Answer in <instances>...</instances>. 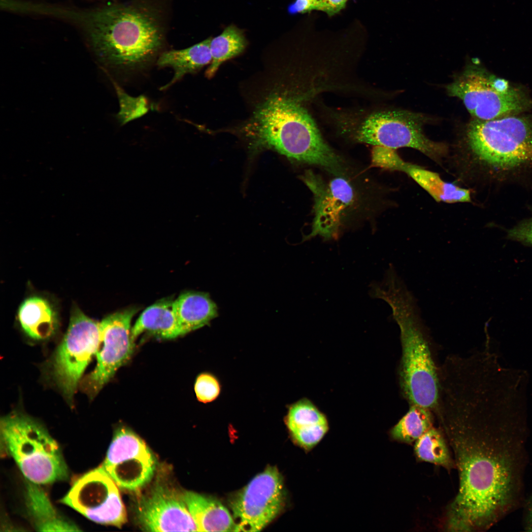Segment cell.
<instances>
[{"instance_id":"cell-1","label":"cell","mask_w":532,"mask_h":532,"mask_svg":"<svg viewBox=\"0 0 532 532\" xmlns=\"http://www.w3.org/2000/svg\"><path fill=\"white\" fill-rule=\"evenodd\" d=\"M435 414L453 452L459 478L458 493L448 509L446 528L487 530L521 500L524 438L495 431L475 404H453Z\"/></svg>"},{"instance_id":"cell-2","label":"cell","mask_w":532,"mask_h":532,"mask_svg":"<svg viewBox=\"0 0 532 532\" xmlns=\"http://www.w3.org/2000/svg\"><path fill=\"white\" fill-rule=\"evenodd\" d=\"M165 12L158 0H131L87 9L54 5L51 14L77 25L101 64L131 72L148 67L163 52Z\"/></svg>"},{"instance_id":"cell-3","label":"cell","mask_w":532,"mask_h":532,"mask_svg":"<svg viewBox=\"0 0 532 532\" xmlns=\"http://www.w3.org/2000/svg\"><path fill=\"white\" fill-rule=\"evenodd\" d=\"M305 95L272 93L256 107L242 131L253 151L275 150L289 159L339 175L343 169L342 160L324 140L302 104Z\"/></svg>"},{"instance_id":"cell-4","label":"cell","mask_w":532,"mask_h":532,"mask_svg":"<svg viewBox=\"0 0 532 532\" xmlns=\"http://www.w3.org/2000/svg\"><path fill=\"white\" fill-rule=\"evenodd\" d=\"M384 300L391 306L400 329L402 355L399 375L403 394L410 405L433 411L438 398V371L416 300L404 288L390 291Z\"/></svg>"},{"instance_id":"cell-5","label":"cell","mask_w":532,"mask_h":532,"mask_svg":"<svg viewBox=\"0 0 532 532\" xmlns=\"http://www.w3.org/2000/svg\"><path fill=\"white\" fill-rule=\"evenodd\" d=\"M465 150L457 158L468 173L477 165L509 169L532 163V117L473 119L467 127Z\"/></svg>"},{"instance_id":"cell-6","label":"cell","mask_w":532,"mask_h":532,"mask_svg":"<svg viewBox=\"0 0 532 532\" xmlns=\"http://www.w3.org/2000/svg\"><path fill=\"white\" fill-rule=\"evenodd\" d=\"M426 118L405 110H378L360 114H344L337 118L341 132L355 142L396 149L409 147L439 163L447 146L429 139L423 131Z\"/></svg>"},{"instance_id":"cell-7","label":"cell","mask_w":532,"mask_h":532,"mask_svg":"<svg viewBox=\"0 0 532 532\" xmlns=\"http://www.w3.org/2000/svg\"><path fill=\"white\" fill-rule=\"evenodd\" d=\"M0 429L4 450L30 482L44 484L67 479L59 446L39 422L15 412L1 419Z\"/></svg>"},{"instance_id":"cell-8","label":"cell","mask_w":532,"mask_h":532,"mask_svg":"<svg viewBox=\"0 0 532 532\" xmlns=\"http://www.w3.org/2000/svg\"><path fill=\"white\" fill-rule=\"evenodd\" d=\"M485 72L467 67L447 87L448 94L459 98L473 119L488 120L524 110L529 102L520 91L494 80Z\"/></svg>"},{"instance_id":"cell-9","label":"cell","mask_w":532,"mask_h":532,"mask_svg":"<svg viewBox=\"0 0 532 532\" xmlns=\"http://www.w3.org/2000/svg\"><path fill=\"white\" fill-rule=\"evenodd\" d=\"M101 343L100 323L75 308L52 362L54 378L69 401L72 400L85 368L97 354Z\"/></svg>"},{"instance_id":"cell-10","label":"cell","mask_w":532,"mask_h":532,"mask_svg":"<svg viewBox=\"0 0 532 532\" xmlns=\"http://www.w3.org/2000/svg\"><path fill=\"white\" fill-rule=\"evenodd\" d=\"M285 500L283 478L269 466L255 476L231 502L235 532H259L283 509Z\"/></svg>"},{"instance_id":"cell-11","label":"cell","mask_w":532,"mask_h":532,"mask_svg":"<svg viewBox=\"0 0 532 532\" xmlns=\"http://www.w3.org/2000/svg\"><path fill=\"white\" fill-rule=\"evenodd\" d=\"M137 309L131 308L111 314L100 323L102 347L97 355L94 369L82 378L79 387L93 398L131 358L134 348L131 323Z\"/></svg>"},{"instance_id":"cell-12","label":"cell","mask_w":532,"mask_h":532,"mask_svg":"<svg viewBox=\"0 0 532 532\" xmlns=\"http://www.w3.org/2000/svg\"><path fill=\"white\" fill-rule=\"evenodd\" d=\"M61 501L97 523L121 528L127 521L117 486L101 466L77 479Z\"/></svg>"},{"instance_id":"cell-13","label":"cell","mask_w":532,"mask_h":532,"mask_svg":"<svg viewBox=\"0 0 532 532\" xmlns=\"http://www.w3.org/2000/svg\"><path fill=\"white\" fill-rule=\"evenodd\" d=\"M156 466V458L146 443L125 427L115 431L101 466L118 487L132 491L151 480Z\"/></svg>"},{"instance_id":"cell-14","label":"cell","mask_w":532,"mask_h":532,"mask_svg":"<svg viewBox=\"0 0 532 532\" xmlns=\"http://www.w3.org/2000/svg\"><path fill=\"white\" fill-rule=\"evenodd\" d=\"M301 178L314 200L311 231L303 240L316 236L326 241L336 239L340 233L342 216L355 200L353 187L345 178L326 181L311 170H306Z\"/></svg>"},{"instance_id":"cell-15","label":"cell","mask_w":532,"mask_h":532,"mask_svg":"<svg viewBox=\"0 0 532 532\" xmlns=\"http://www.w3.org/2000/svg\"><path fill=\"white\" fill-rule=\"evenodd\" d=\"M136 514L139 523L147 531L198 532L182 494L165 485H156L141 498Z\"/></svg>"},{"instance_id":"cell-16","label":"cell","mask_w":532,"mask_h":532,"mask_svg":"<svg viewBox=\"0 0 532 532\" xmlns=\"http://www.w3.org/2000/svg\"><path fill=\"white\" fill-rule=\"evenodd\" d=\"M182 496L198 532H235L233 519L219 500L191 491Z\"/></svg>"},{"instance_id":"cell-17","label":"cell","mask_w":532,"mask_h":532,"mask_svg":"<svg viewBox=\"0 0 532 532\" xmlns=\"http://www.w3.org/2000/svg\"><path fill=\"white\" fill-rule=\"evenodd\" d=\"M172 309L184 334L208 324L218 316L216 303L203 292L181 294L173 301Z\"/></svg>"},{"instance_id":"cell-18","label":"cell","mask_w":532,"mask_h":532,"mask_svg":"<svg viewBox=\"0 0 532 532\" xmlns=\"http://www.w3.org/2000/svg\"><path fill=\"white\" fill-rule=\"evenodd\" d=\"M394 170L406 173L437 201L451 203L471 200L469 190L445 182L437 173L407 163L401 158L395 164Z\"/></svg>"},{"instance_id":"cell-19","label":"cell","mask_w":532,"mask_h":532,"mask_svg":"<svg viewBox=\"0 0 532 532\" xmlns=\"http://www.w3.org/2000/svg\"><path fill=\"white\" fill-rule=\"evenodd\" d=\"M18 317L24 331L34 339L49 338L58 327L56 311L47 299L40 297L26 299L19 307Z\"/></svg>"},{"instance_id":"cell-20","label":"cell","mask_w":532,"mask_h":532,"mask_svg":"<svg viewBox=\"0 0 532 532\" xmlns=\"http://www.w3.org/2000/svg\"><path fill=\"white\" fill-rule=\"evenodd\" d=\"M211 38L181 50L163 52L159 56L157 65L160 67H170L174 71L171 81L161 88L166 90L180 80L185 74L193 73L210 64L212 56L210 43Z\"/></svg>"},{"instance_id":"cell-21","label":"cell","mask_w":532,"mask_h":532,"mask_svg":"<svg viewBox=\"0 0 532 532\" xmlns=\"http://www.w3.org/2000/svg\"><path fill=\"white\" fill-rule=\"evenodd\" d=\"M173 301L162 300L145 309L132 328L133 338L135 340L144 332L165 339L184 335L174 314Z\"/></svg>"},{"instance_id":"cell-22","label":"cell","mask_w":532,"mask_h":532,"mask_svg":"<svg viewBox=\"0 0 532 532\" xmlns=\"http://www.w3.org/2000/svg\"><path fill=\"white\" fill-rule=\"evenodd\" d=\"M27 501L35 527L42 532H74L75 525L59 516L43 490L32 483L27 489Z\"/></svg>"},{"instance_id":"cell-23","label":"cell","mask_w":532,"mask_h":532,"mask_svg":"<svg viewBox=\"0 0 532 532\" xmlns=\"http://www.w3.org/2000/svg\"><path fill=\"white\" fill-rule=\"evenodd\" d=\"M447 440L441 429L432 427L414 443L417 460L441 466L448 471L456 468V464Z\"/></svg>"},{"instance_id":"cell-24","label":"cell","mask_w":532,"mask_h":532,"mask_svg":"<svg viewBox=\"0 0 532 532\" xmlns=\"http://www.w3.org/2000/svg\"><path fill=\"white\" fill-rule=\"evenodd\" d=\"M432 411L423 406L410 405L406 413L390 430L391 438L402 443L414 444L433 426Z\"/></svg>"},{"instance_id":"cell-25","label":"cell","mask_w":532,"mask_h":532,"mask_svg":"<svg viewBox=\"0 0 532 532\" xmlns=\"http://www.w3.org/2000/svg\"><path fill=\"white\" fill-rule=\"evenodd\" d=\"M246 45L242 33L233 25L211 38L210 47L212 61L206 70L205 76L208 78L212 77L223 62L241 53Z\"/></svg>"},{"instance_id":"cell-26","label":"cell","mask_w":532,"mask_h":532,"mask_svg":"<svg viewBox=\"0 0 532 532\" xmlns=\"http://www.w3.org/2000/svg\"><path fill=\"white\" fill-rule=\"evenodd\" d=\"M328 422L325 415L309 400L304 399L289 408L286 423L289 431Z\"/></svg>"},{"instance_id":"cell-27","label":"cell","mask_w":532,"mask_h":532,"mask_svg":"<svg viewBox=\"0 0 532 532\" xmlns=\"http://www.w3.org/2000/svg\"><path fill=\"white\" fill-rule=\"evenodd\" d=\"M119 99L120 110L117 118L122 124L144 114L148 110L147 101L142 96L133 98L127 94L119 86L114 83Z\"/></svg>"},{"instance_id":"cell-28","label":"cell","mask_w":532,"mask_h":532,"mask_svg":"<svg viewBox=\"0 0 532 532\" xmlns=\"http://www.w3.org/2000/svg\"><path fill=\"white\" fill-rule=\"evenodd\" d=\"M328 430L329 424L327 422L295 429L290 432L296 443L308 452L319 444Z\"/></svg>"},{"instance_id":"cell-29","label":"cell","mask_w":532,"mask_h":532,"mask_svg":"<svg viewBox=\"0 0 532 532\" xmlns=\"http://www.w3.org/2000/svg\"><path fill=\"white\" fill-rule=\"evenodd\" d=\"M199 401L207 403L214 400L219 396L221 386L218 380L208 373H201L197 377L194 387Z\"/></svg>"},{"instance_id":"cell-30","label":"cell","mask_w":532,"mask_h":532,"mask_svg":"<svg viewBox=\"0 0 532 532\" xmlns=\"http://www.w3.org/2000/svg\"><path fill=\"white\" fill-rule=\"evenodd\" d=\"M508 238L532 245V217L507 230Z\"/></svg>"},{"instance_id":"cell-31","label":"cell","mask_w":532,"mask_h":532,"mask_svg":"<svg viewBox=\"0 0 532 532\" xmlns=\"http://www.w3.org/2000/svg\"><path fill=\"white\" fill-rule=\"evenodd\" d=\"M348 0H313L314 10L325 12L332 16L344 9Z\"/></svg>"},{"instance_id":"cell-32","label":"cell","mask_w":532,"mask_h":532,"mask_svg":"<svg viewBox=\"0 0 532 532\" xmlns=\"http://www.w3.org/2000/svg\"><path fill=\"white\" fill-rule=\"evenodd\" d=\"M313 10V0H295L288 7V11L291 14L305 13Z\"/></svg>"},{"instance_id":"cell-33","label":"cell","mask_w":532,"mask_h":532,"mask_svg":"<svg viewBox=\"0 0 532 532\" xmlns=\"http://www.w3.org/2000/svg\"><path fill=\"white\" fill-rule=\"evenodd\" d=\"M524 504V528L527 531L532 532V493Z\"/></svg>"}]
</instances>
